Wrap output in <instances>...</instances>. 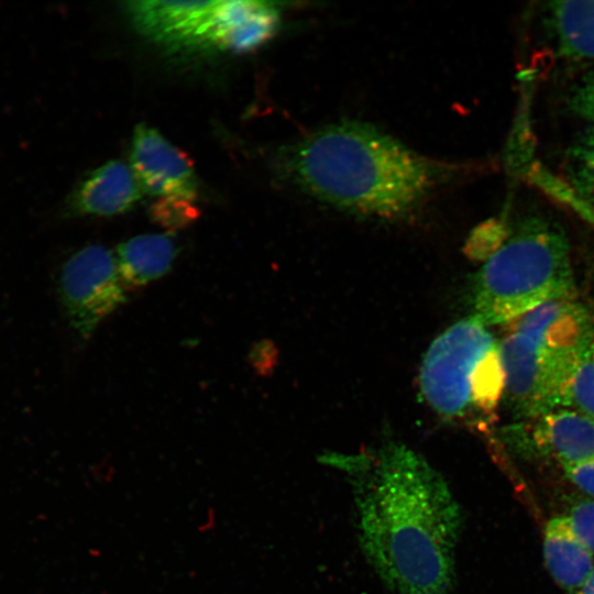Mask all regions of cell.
<instances>
[{"instance_id":"30bf717a","label":"cell","mask_w":594,"mask_h":594,"mask_svg":"<svg viewBox=\"0 0 594 594\" xmlns=\"http://www.w3.org/2000/svg\"><path fill=\"white\" fill-rule=\"evenodd\" d=\"M280 14L267 1H218L212 13L208 47L245 53L265 44L276 33Z\"/></svg>"},{"instance_id":"7a4b0ae2","label":"cell","mask_w":594,"mask_h":594,"mask_svg":"<svg viewBox=\"0 0 594 594\" xmlns=\"http://www.w3.org/2000/svg\"><path fill=\"white\" fill-rule=\"evenodd\" d=\"M293 182L320 201L358 215L402 218L453 172L361 122L327 125L288 150Z\"/></svg>"},{"instance_id":"2e32d148","label":"cell","mask_w":594,"mask_h":594,"mask_svg":"<svg viewBox=\"0 0 594 594\" xmlns=\"http://www.w3.org/2000/svg\"><path fill=\"white\" fill-rule=\"evenodd\" d=\"M565 167L574 190L594 209V128L570 147Z\"/></svg>"},{"instance_id":"52a82bcc","label":"cell","mask_w":594,"mask_h":594,"mask_svg":"<svg viewBox=\"0 0 594 594\" xmlns=\"http://www.w3.org/2000/svg\"><path fill=\"white\" fill-rule=\"evenodd\" d=\"M502 440L522 458L560 466L594 457V419L570 408L505 427Z\"/></svg>"},{"instance_id":"e0dca14e","label":"cell","mask_w":594,"mask_h":594,"mask_svg":"<svg viewBox=\"0 0 594 594\" xmlns=\"http://www.w3.org/2000/svg\"><path fill=\"white\" fill-rule=\"evenodd\" d=\"M564 408L594 419V338L581 353L573 369Z\"/></svg>"},{"instance_id":"6da1fadb","label":"cell","mask_w":594,"mask_h":594,"mask_svg":"<svg viewBox=\"0 0 594 594\" xmlns=\"http://www.w3.org/2000/svg\"><path fill=\"white\" fill-rule=\"evenodd\" d=\"M348 475L356 537L392 594H450L462 510L443 475L404 443L322 459Z\"/></svg>"},{"instance_id":"ac0fdd59","label":"cell","mask_w":594,"mask_h":594,"mask_svg":"<svg viewBox=\"0 0 594 594\" xmlns=\"http://www.w3.org/2000/svg\"><path fill=\"white\" fill-rule=\"evenodd\" d=\"M151 216L163 228L178 230L197 220L199 209L195 200L157 199L151 207Z\"/></svg>"},{"instance_id":"7402d4cb","label":"cell","mask_w":594,"mask_h":594,"mask_svg":"<svg viewBox=\"0 0 594 594\" xmlns=\"http://www.w3.org/2000/svg\"><path fill=\"white\" fill-rule=\"evenodd\" d=\"M561 469L571 483L594 499V457Z\"/></svg>"},{"instance_id":"d6986e66","label":"cell","mask_w":594,"mask_h":594,"mask_svg":"<svg viewBox=\"0 0 594 594\" xmlns=\"http://www.w3.org/2000/svg\"><path fill=\"white\" fill-rule=\"evenodd\" d=\"M564 516L569 519L579 538L594 554V499L576 501Z\"/></svg>"},{"instance_id":"ba28073f","label":"cell","mask_w":594,"mask_h":594,"mask_svg":"<svg viewBox=\"0 0 594 594\" xmlns=\"http://www.w3.org/2000/svg\"><path fill=\"white\" fill-rule=\"evenodd\" d=\"M131 168L143 191L157 199L197 200V178L189 157L156 129L139 124L133 133Z\"/></svg>"},{"instance_id":"9c48e42d","label":"cell","mask_w":594,"mask_h":594,"mask_svg":"<svg viewBox=\"0 0 594 594\" xmlns=\"http://www.w3.org/2000/svg\"><path fill=\"white\" fill-rule=\"evenodd\" d=\"M217 1H131L125 3L139 33L169 48L208 47Z\"/></svg>"},{"instance_id":"ffe728a7","label":"cell","mask_w":594,"mask_h":594,"mask_svg":"<svg viewBox=\"0 0 594 594\" xmlns=\"http://www.w3.org/2000/svg\"><path fill=\"white\" fill-rule=\"evenodd\" d=\"M568 105L574 114L594 128V70L587 73L571 90Z\"/></svg>"},{"instance_id":"4fadbf2b","label":"cell","mask_w":594,"mask_h":594,"mask_svg":"<svg viewBox=\"0 0 594 594\" xmlns=\"http://www.w3.org/2000/svg\"><path fill=\"white\" fill-rule=\"evenodd\" d=\"M542 550L544 564L554 582L568 594H578L594 568V554L564 515L547 522Z\"/></svg>"},{"instance_id":"5bb4252c","label":"cell","mask_w":594,"mask_h":594,"mask_svg":"<svg viewBox=\"0 0 594 594\" xmlns=\"http://www.w3.org/2000/svg\"><path fill=\"white\" fill-rule=\"evenodd\" d=\"M176 254V244L169 235L148 233L121 243L116 258L125 287L135 288L165 275Z\"/></svg>"},{"instance_id":"7c38bea8","label":"cell","mask_w":594,"mask_h":594,"mask_svg":"<svg viewBox=\"0 0 594 594\" xmlns=\"http://www.w3.org/2000/svg\"><path fill=\"white\" fill-rule=\"evenodd\" d=\"M142 191L131 166L118 160L109 161L80 182L67 207L73 215L114 216L133 208Z\"/></svg>"},{"instance_id":"8992f818","label":"cell","mask_w":594,"mask_h":594,"mask_svg":"<svg viewBox=\"0 0 594 594\" xmlns=\"http://www.w3.org/2000/svg\"><path fill=\"white\" fill-rule=\"evenodd\" d=\"M116 255L107 248L90 244L64 263L58 294L73 330L88 339L99 323L127 300Z\"/></svg>"},{"instance_id":"9a60e30c","label":"cell","mask_w":594,"mask_h":594,"mask_svg":"<svg viewBox=\"0 0 594 594\" xmlns=\"http://www.w3.org/2000/svg\"><path fill=\"white\" fill-rule=\"evenodd\" d=\"M546 18L560 55L594 59V0L550 2Z\"/></svg>"},{"instance_id":"44dd1931","label":"cell","mask_w":594,"mask_h":594,"mask_svg":"<svg viewBox=\"0 0 594 594\" xmlns=\"http://www.w3.org/2000/svg\"><path fill=\"white\" fill-rule=\"evenodd\" d=\"M508 233L498 222H488L481 227L472 238L473 255L487 260L505 242Z\"/></svg>"},{"instance_id":"8fae6325","label":"cell","mask_w":594,"mask_h":594,"mask_svg":"<svg viewBox=\"0 0 594 594\" xmlns=\"http://www.w3.org/2000/svg\"><path fill=\"white\" fill-rule=\"evenodd\" d=\"M514 322L513 331L568 355H580L594 338L591 315L574 299L548 301Z\"/></svg>"},{"instance_id":"5b68a950","label":"cell","mask_w":594,"mask_h":594,"mask_svg":"<svg viewBox=\"0 0 594 594\" xmlns=\"http://www.w3.org/2000/svg\"><path fill=\"white\" fill-rule=\"evenodd\" d=\"M499 344L505 392L515 416L524 420L564 408L568 385L581 355L552 351L512 331Z\"/></svg>"},{"instance_id":"603a6c76","label":"cell","mask_w":594,"mask_h":594,"mask_svg":"<svg viewBox=\"0 0 594 594\" xmlns=\"http://www.w3.org/2000/svg\"><path fill=\"white\" fill-rule=\"evenodd\" d=\"M578 594H594V568L583 583Z\"/></svg>"},{"instance_id":"277c9868","label":"cell","mask_w":594,"mask_h":594,"mask_svg":"<svg viewBox=\"0 0 594 594\" xmlns=\"http://www.w3.org/2000/svg\"><path fill=\"white\" fill-rule=\"evenodd\" d=\"M495 344L486 326L472 316L431 343L420 367L419 386L437 414L447 420L472 422L476 370Z\"/></svg>"},{"instance_id":"3957f363","label":"cell","mask_w":594,"mask_h":594,"mask_svg":"<svg viewBox=\"0 0 594 594\" xmlns=\"http://www.w3.org/2000/svg\"><path fill=\"white\" fill-rule=\"evenodd\" d=\"M574 295L565 231L546 215L528 213L477 272L472 317L485 326L512 322L542 304Z\"/></svg>"}]
</instances>
